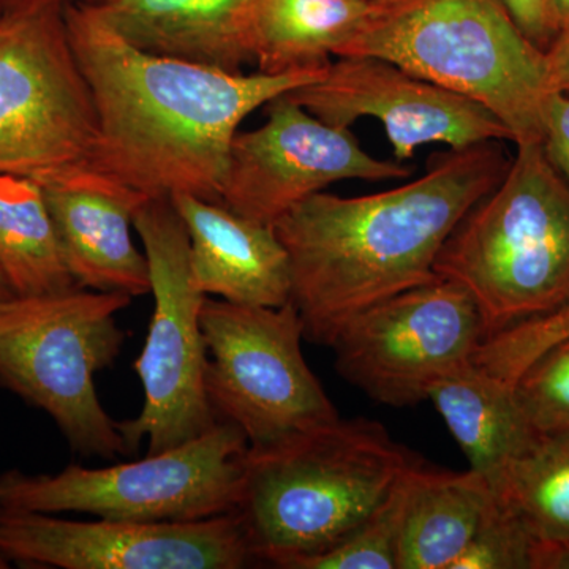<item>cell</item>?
Wrapping results in <instances>:
<instances>
[{"instance_id": "1", "label": "cell", "mask_w": 569, "mask_h": 569, "mask_svg": "<svg viewBox=\"0 0 569 569\" xmlns=\"http://www.w3.org/2000/svg\"><path fill=\"white\" fill-rule=\"evenodd\" d=\"M63 18L99 123L89 164L149 198L222 201L247 116L328 70L247 74L142 50L96 6L70 3Z\"/></svg>"}, {"instance_id": "2", "label": "cell", "mask_w": 569, "mask_h": 569, "mask_svg": "<svg viewBox=\"0 0 569 569\" xmlns=\"http://www.w3.org/2000/svg\"><path fill=\"white\" fill-rule=\"evenodd\" d=\"M509 163L501 141L449 148L417 181L362 197L316 193L280 217L305 339L331 347L356 313L437 280L441 247Z\"/></svg>"}, {"instance_id": "3", "label": "cell", "mask_w": 569, "mask_h": 569, "mask_svg": "<svg viewBox=\"0 0 569 569\" xmlns=\"http://www.w3.org/2000/svg\"><path fill=\"white\" fill-rule=\"evenodd\" d=\"M372 419H336L249 448L234 515L258 563L290 569L366 522L417 467Z\"/></svg>"}, {"instance_id": "4", "label": "cell", "mask_w": 569, "mask_h": 569, "mask_svg": "<svg viewBox=\"0 0 569 569\" xmlns=\"http://www.w3.org/2000/svg\"><path fill=\"white\" fill-rule=\"evenodd\" d=\"M370 56L488 107L516 146L542 142L546 54L498 0H369L336 58Z\"/></svg>"}, {"instance_id": "5", "label": "cell", "mask_w": 569, "mask_h": 569, "mask_svg": "<svg viewBox=\"0 0 569 569\" xmlns=\"http://www.w3.org/2000/svg\"><path fill=\"white\" fill-rule=\"evenodd\" d=\"M433 271L478 307L486 339L569 305V186L541 142L462 217Z\"/></svg>"}, {"instance_id": "6", "label": "cell", "mask_w": 569, "mask_h": 569, "mask_svg": "<svg viewBox=\"0 0 569 569\" xmlns=\"http://www.w3.org/2000/svg\"><path fill=\"white\" fill-rule=\"evenodd\" d=\"M130 302L86 288L0 299V385L50 415L82 456H130L93 381L121 353L127 336L116 317Z\"/></svg>"}, {"instance_id": "7", "label": "cell", "mask_w": 569, "mask_h": 569, "mask_svg": "<svg viewBox=\"0 0 569 569\" xmlns=\"http://www.w3.org/2000/svg\"><path fill=\"white\" fill-rule=\"evenodd\" d=\"M249 441L233 422L137 462L0 477V511L86 512L132 522H187L234 512Z\"/></svg>"}, {"instance_id": "8", "label": "cell", "mask_w": 569, "mask_h": 569, "mask_svg": "<svg viewBox=\"0 0 569 569\" xmlns=\"http://www.w3.org/2000/svg\"><path fill=\"white\" fill-rule=\"evenodd\" d=\"M133 228L148 260L153 312L144 348L134 361L144 406L137 418L118 427L130 455L144 440L148 455H157L203 436L220 419L206 395V295L193 280L186 224L171 198L162 197L140 206Z\"/></svg>"}, {"instance_id": "9", "label": "cell", "mask_w": 569, "mask_h": 569, "mask_svg": "<svg viewBox=\"0 0 569 569\" xmlns=\"http://www.w3.org/2000/svg\"><path fill=\"white\" fill-rule=\"evenodd\" d=\"M204 388L217 419L233 422L249 448H266L340 418L302 353L301 317L280 307L206 296L201 309Z\"/></svg>"}, {"instance_id": "10", "label": "cell", "mask_w": 569, "mask_h": 569, "mask_svg": "<svg viewBox=\"0 0 569 569\" xmlns=\"http://www.w3.org/2000/svg\"><path fill=\"white\" fill-rule=\"evenodd\" d=\"M97 137L63 7L0 10V173L50 181L91 163Z\"/></svg>"}, {"instance_id": "11", "label": "cell", "mask_w": 569, "mask_h": 569, "mask_svg": "<svg viewBox=\"0 0 569 569\" xmlns=\"http://www.w3.org/2000/svg\"><path fill=\"white\" fill-rule=\"evenodd\" d=\"M478 307L438 277L356 313L335 342L336 369L373 402L411 407L485 343Z\"/></svg>"}, {"instance_id": "12", "label": "cell", "mask_w": 569, "mask_h": 569, "mask_svg": "<svg viewBox=\"0 0 569 569\" xmlns=\"http://www.w3.org/2000/svg\"><path fill=\"white\" fill-rule=\"evenodd\" d=\"M268 121L231 142L222 203L257 222L274 224L337 182L407 179V163L376 159L350 129L326 123L280 96L266 104Z\"/></svg>"}, {"instance_id": "13", "label": "cell", "mask_w": 569, "mask_h": 569, "mask_svg": "<svg viewBox=\"0 0 569 569\" xmlns=\"http://www.w3.org/2000/svg\"><path fill=\"white\" fill-rule=\"evenodd\" d=\"M10 561L62 569H241L258 563L234 512L187 522H80L0 511Z\"/></svg>"}, {"instance_id": "14", "label": "cell", "mask_w": 569, "mask_h": 569, "mask_svg": "<svg viewBox=\"0 0 569 569\" xmlns=\"http://www.w3.org/2000/svg\"><path fill=\"white\" fill-rule=\"evenodd\" d=\"M284 96L340 129L362 118L378 119L400 163L432 142L459 149L512 141L507 126L485 104L370 56L337 58L320 80Z\"/></svg>"}, {"instance_id": "15", "label": "cell", "mask_w": 569, "mask_h": 569, "mask_svg": "<svg viewBox=\"0 0 569 569\" xmlns=\"http://www.w3.org/2000/svg\"><path fill=\"white\" fill-rule=\"evenodd\" d=\"M41 186L78 287L132 299L151 293L148 260L132 239L134 213L149 197L91 164Z\"/></svg>"}, {"instance_id": "16", "label": "cell", "mask_w": 569, "mask_h": 569, "mask_svg": "<svg viewBox=\"0 0 569 569\" xmlns=\"http://www.w3.org/2000/svg\"><path fill=\"white\" fill-rule=\"evenodd\" d=\"M186 224L198 290L233 305L280 307L291 301L287 250L274 224L247 219L222 201L171 198Z\"/></svg>"}, {"instance_id": "17", "label": "cell", "mask_w": 569, "mask_h": 569, "mask_svg": "<svg viewBox=\"0 0 569 569\" xmlns=\"http://www.w3.org/2000/svg\"><path fill=\"white\" fill-rule=\"evenodd\" d=\"M261 0H104L96 6L127 40L157 54L242 71L252 62Z\"/></svg>"}, {"instance_id": "18", "label": "cell", "mask_w": 569, "mask_h": 569, "mask_svg": "<svg viewBox=\"0 0 569 569\" xmlns=\"http://www.w3.org/2000/svg\"><path fill=\"white\" fill-rule=\"evenodd\" d=\"M497 503L488 479L470 468L463 473L422 462L411 468L403 490L399 569H452Z\"/></svg>"}, {"instance_id": "19", "label": "cell", "mask_w": 569, "mask_h": 569, "mask_svg": "<svg viewBox=\"0 0 569 569\" xmlns=\"http://www.w3.org/2000/svg\"><path fill=\"white\" fill-rule=\"evenodd\" d=\"M427 400L447 422L470 470L488 479L492 490L538 437L515 388L475 365L473 358L441 377Z\"/></svg>"}, {"instance_id": "20", "label": "cell", "mask_w": 569, "mask_h": 569, "mask_svg": "<svg viewBox=\"0 0 569 569\" xmlns=\"http://www.w3.org/2000/svg\"><path fill=\"white\" fill-rule=\"evenodd\" d=\"M369 0H261L252 62L268 74L321 71L365 21Z\"/></svg>"}, {"instance_id": "21", "label": "cell", "mask_w": 569, "mask_h": 569, "mask_svg": "<svg viewBox=\"0 0 569 569\" xmlns=\"http://www.w3.org/2000/svg\"><path fill=\"white\" fill-rule=\"evenodd\" d=\"M0 272L17 296L62 293L74 283L41 182L0 173Z\"/></svg>"}, {"instance_id": "22", "label": "cell", "mask_w": 569, "mask_h": 569, "mask_svg": "<svg viewBox=\"0 0 569 569\" xmlns=\"http://www.w3.org/2000/svg\"><path fill=\"white\" fill-rule=\"evenodd\" d=\"M493 493L535 541H569V430L538 433Z\"/></svg>"}, {"instance_id": "23", "label": "cell", "mask_w": 569, "mask_h": 569, "mask_svg": "<svg viewBox=\"0 0 569 569\" xmlns=\"http://www.w3.org/2000/svg\"><path fill=\"white\" fill-rule=\"evenodd\" d=\"M406 477L387 501L348 537L317 556L296 561L290 569H399Z\"/></svg>"}, {"instance_id": "24", "label": "cell", "mask_w": 569, "mask_h": 569, "mask_svg": "<svg viewBox=\"0 0 569 569\" xmlns=\"http://www.w3.org/2000/svg\"><path fill=\"white\" fill-rule=\"evenodd\" d=\"M569 339V305L531 318L485 340L473 356L475 365L515 388L527 367Z\"/></svg>"}, {"instance_id": "25", "label": "cell", "mask_w": 569, "mask_h": 569, "mask_svg": "<svg viewBox=\"0 0 569 569\" xmlns=\"http://www.w3.org/2000/svg\"><path fill=\"white\" fill-rule=\"evenodd\" d=\"M519 406L538 433L569 430V339L557 343L515 383Z\"/></svg>"}, {"instance_id": "26", "label": "cell", "mask_w": 569, "mask_h": 569, "mask_svg": "<svg viewBox=\"0 0 569 569\" xmlns=\"http://www.w3.org/2000/svg\"><path fill=\"white\" fill-rule=\"evenodd\" d=\"M533 546L522 522L498 501L452 569H531Z\"/></svg>"}, {"instance_id": "27", "label": "cell", "mask_w": 569, "mask_h": 569, "mask_svg": "<svg viewBox=\"0 0 569 569\" xmlns=\"http://www.w3.org/2000/svg\"><path fill=\"white\" fill-rule=\"evenodd\" d=\"M508 11L511 20L541 51H548L550 44L560 37L552 0H498Z\"/></svg>"}, {"instance_id": "28", "label": "cell", "mask_w": 569, "mask_h": 569, "mask_svg": "<svg viewBox=\"0 0 569 569\" xmlns=\"http://www.w3.org/2000/svg\"><path fill=\"white\" fill-rule=\"evenodd\" d=\"M541 144L549 162L569 186V92L549 93Z\"/></svg>"}, {"instance_id": "29", "label": "cell", "mask_w": 569, "mask_h": 569, "mask_svg": "<svg viewBox=\"0 0 569 569\" xmlns=\"http://www.w3.org/2000/svg\"><path fill=\"white\" fill-rule=\"evenodd\" d=\"M545 54L549 92H569V32L561 33Z\"/></svg>"}, {"instance_id": "30", "label": "cell", "mask_w": 569, "mask_h": 569, "mask_svg": "<svg viewBox=\"0 0 569 569\" xmlns=\"http://www.w3.org/2000/svg\"><path fill=\"white\" fill-rule=\"evenodd\" d=\"M531 569H569V541H535Z\"/></svg>"}, {"instance_id": "31", "label": "cell", "mask_w": 569, "mask_h": 569, "mask_svg": "<svg viewBox=\"0 0 569 569\" xmlns=\"http://www.w3.org/2000/svg\"><path fill=\"white\" fill-rule=\"evenodd\" d=\"M102 2L104 0H0V10L10 11V13H22V11L50 9V7H66L70 3L99 6Z\"/></svg>"}, {"instance_id": "32", "label": "cell", "mask_w": 569, "mask_h": 569, "mask_svg": "<svg viewBox=\"0 0 569 569\" xmlns=\"http://www.w3.org/2000/svg\"><path fill=\"white\" fill-rule=\"evenodd\" d=\"M561 33L569 32V0H552Z\"/></svg>"}, {"instance_id": "33", "label": "cell", "mask_w": 569, "mask_h": 569, "mask_svg": "<svg viewBox=\"0 0 569 569\" xmlns=\"http://www.w3.org/2000/svg\"><path fill=\"white\" fill-rule=\"evenodd\" d=\"M14 295V291L11 290L10 283L7 282L6 277H3L2 272H0V299L11 298Z\"/></svg>"}, {"instance_id": "34", "label": "cell", "mask_w": 569, "mask_h": 569, "mask_svg": "<svg viewBox=\"0 0 569 569\" xmlns=\"http://www.w3.org/2000/svg\"><path fill=\"white\" fill-rule=\"evenodd\" d=\"M10 567V560L7 559L6 553L0 549V569H6Z\"/></svg>"}]
</instances>
